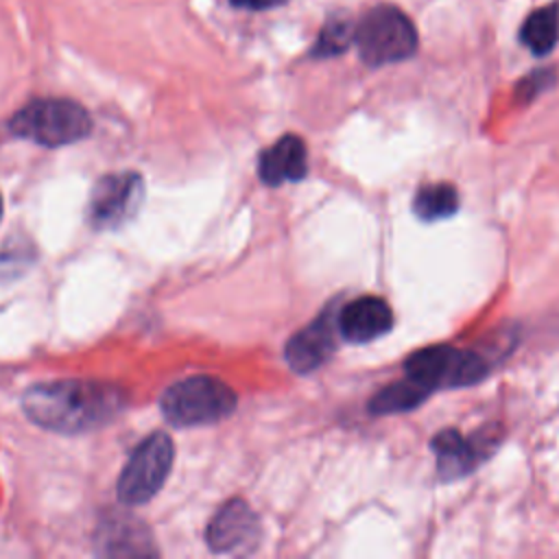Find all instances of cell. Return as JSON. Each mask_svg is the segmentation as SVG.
Wrapping results in <instances>:
<instances>
[{
    "instance_id": "1",
    "label": "cell",
    "mask_w": 559,
    "mask_h": 559,
    "mask_svg": "<svg viewBox=\"0 0 559 559\" xmlns=\"http://www.w3.org/2000/svg\"><path fill=\"white\" fill-rule=\"evenodd\" d=\"M127 406V393L100 380H57L31 386L22 397L26 417L44 430L81 435L111 424Z\"/></svg>"
},
{
    "instance_id": "2",
    "label": "cell",
    "mask_w": 559,
    "mask_h": 559,
    "mask_svg": "<svg viewBox=\"0 0 559 559\" xmlns=\"http://www.w3.org/2000/svg\"><path fill=\"white\" fill-rule=\"evenodd\" d=\"M9 129L17 138L55 148L90 135L92 118L70 98H37L13 114Z\"/></svg>"
},
{
    "instance_id": "3",
    "label": "cell",
    "mask_w": 559,
    "mask_h": 559,
    "mask_svg": "<svg viewBox=\"0 0 559 559\" xmlns=\"http://www.w3.org/2000/svg\"><path fill=\"white\" fill-rule=\"evenodd\" d=\"M159 408L173 426H205L234 413L236 393L223 380L201 373L170 384L162 393Z\"/></svg>"
},
{
    "instance_id": "4",
    "label": "cell",
    "mask_w": 559,
    "mask_h": 559,
    "mask_svg": "<svg viewBox=\"0 0 559 559\" xmlns=\"http://www.w3.org/2000/svg\"><path fill=\"white\" fill-rule=\"evenodd\" d=\"M354 41L360 59L371 68H380L413 57L417 50V31L397 7L378 4L360 17L354 28Z\"/></svg>"
},
{
    "instance_id": "5",
    "label": "cell",
    "mask_w": 559,
    "mask_h": 559,
    "mask_svg": "<svg viewBox=\"0 0 559 559\" xmlns=\"http://www.w3.org/2000/svg\"><path fill=\"white\" fill-rule=\"evenodd\" d=\"M175 459V448L168 435L153 432L146 437L127 465L122 467L116 485L118 500L127 507L148 502L166 483Z\"/></svg>"
},
{
    "instance_id": "6",
    "label": "cell",
    "mask_w": 559,
    "mask_h": 559,
    "mask_svg": "<svg viewBox=\"0 0 559 559\" xmlns=\"http://www.w3.org/2000/svg\"><path fill=\"white\" fill-rule=\"evenodd\" d=\"M404 367L408 378L421 382L430 391L443 386H469L487 376V365L478 354L448 345L424 347L415 352Z\"/></svg>"
},
{
    "instance_id": "7",
    "label": "cell",
    "mask_w": 559,
    "mask_h": 559,
    "mask_svg": "<svg viewBox=\"0 0 559 559\" xmlns=\"http://www.w3.org/2000/svg\"><path fill=\"white\" fill-rule=\"evenodd\" d=\"M144 181L138 173H114L98 179L90 197V223L98 229L124 225L142 205Z\"/></svg>"
},
{
    "instance_id": "8",
    "label": "cell",
    "mask_w": 559,
    "mask_h": 559,
    "mask_svg": "<svg viewBox=\"0 0 559 559\" xmlns=\"http://www.w3.org/2000/svg\"><path fill=\"white\" fill-rule=\"evenodd\" d=\"M498 441L500 430H496V426H491L489 432H476L474 437H461L456 430H441L432 439L439 476L443 480H454L469 474L493 452Z\"/></svg>"
},
{
    "instance_id": "9",
    "label": "cell",
    "mask_w": 559,
    "mask_h": 559,
    "mask_svg": "<svg viewBox=\"0 0 559 559\" xmlns=\"http://www.w3.org/2000/svg\"><path fill=\"white\" fill-rule=\"evenodd\" d=\"M260 535V522L253 509L240 500L234 498L225 502L212 522L207 524L205 539L207 546L214 552H242L249 550Z\"/></svg>"
},
{
    "instance_id": "10",
    "label": "cell",
    "mask_w": 559,
    "mask_h": 559,
    "mask_svg": "<svg viewBox=\"0 0 559 559\" xmlns=\"http://www.w3.org/2000/svg\"><path fill=\"white\" fill-rule=\"evenodd\" d=\"M336 349V332L332 325L330 312H321L319 319H314L310 325L299 330L295 336L288 338L284 356L286 362L297 373H308L319 369L330 360V356Z\"/></svg>"
},
{
    "instance_id": "11",
    "label": "cell",
    "mask_w": 559,
    "mask_h": 559,
    "mask_svg": "<svg viewBox=\"0 0 559 559\" xmlns=\"http://www.w3.org/2000/svg\"><path fill=\"white\" fill-rule=\"evenodd\" d=\"M338 334L349 343H369L393 328V310L380 297H358L343 306L336 319Z\"/></svg>"
},
{
    "instance_id": "12",
    "label": "cell",
    "mask_w": 559,
    "mask_h": 559,
    "mask_svg": "<svg viewBox=\"0 0 559 559\" xmlns=\"http://www.w3.org/2000/svg\"><path fill=\"white\" fill-rule=\"evenodd\" d=\"M260 179L266 186H280L284 181H299L308 173L306 146L297 135H284L269 146L258 162Z\"/></svg>"
},
{
    "instance_id": "13",
    "label": "cell",
    "mask_w": 559,
    "mask_h": 559,
    "mask_svg": "<svg viewBox=\"0 0 559 559\" xmlns=\"http://www.w3.org/2000/svg\"><path fill=\"white\" fill-rule=\"evenodd\" d=\"M103 555H155L148 531L135 518L120 515L100 526Z\"/></svg>"
},
{
    "instance_id": "14",
    "label": "cell",
    "mask_w": 559,
    "mask_h": 559,
    "mask_svg": "<svg viewBox=\"0 0 559 559\" xmlns=\"http://www.w3.org/2000/svg\"><path fill=\"white\" fill-rule=\"evenodd\" d=\"M559 39V4H546L537 11H533L522 28H520V41L537 57L548 55Z\"/></svg>"
},
{
    "instance_id": "15",
    "label": "cell",
    "mask_w": 559,
    "mask_h": 559,
    "mask_svg": "<svg viewBox=\"0 0 559 559\" xmlns=\"http://www.w3.org/2000/svg\"><path fill=\"white\" fill-rule=\"evenodd\" d=\"M432 391L413 378H404L378 391L369 402L371 415H393L419 406Z\"/></svg>"
},
{
    "instance_id": "16",
    "label": "cell",
    "mask_w": 559,
    "mask_h": 559,
    "mask_svg": "<svg viewBox=\"0 0 559 559\" xmlns=\"http://www.w3.org/2000/svg\"><path fill=\"white\" fill-rule=\"evenodd\" d=\"M413 210L426 223L443 221L459 210V192L452 183H445V181L426 183L417 190Z\"/></svg>"
},
{
    "instance_id": "17",
    "label": "cell",
    "mask_w": 559,
    "mask_h": 559,
    "mask_svg": "<svg viewBox=\"0 0 559 559\" xmlns=\"http://www.w3.org/2000/svg\"><path fill=\"white\" fill-rule=\"evenodd\" d=\"M354 39V26L352 22L345 17V15H336L332 20L325 22V26L321 28L317 41H314V48H312V55L314 57H334V55H341L349 48Z\"/></svg>"
},
{
    "instance_id": "18",
    "label": "cell",
    "mask_w": 559,
    "mask_h": 559,
    "mask_svg": "<svg viewBox=\"0 0 559 559\" xmlns=\"http://www.w3.org/2000/svg\"><path fill=\"white\" fill-rule=\"evenodd\" d=\"M286 0H231L234 7L238 9H249V11H264V9H275L284 4Z\"/></svg>"
},
{
    "instance_id": "19",
    "label": "cell",
    "mask_w": 559,
    "mask_h": 559,
    "mask_svg": "<svg viewBox=\"0 0 559 559\" xmlns=\"http://www.w3.org/2000/svg\"><path fill=\"white\" fill-rule=\"evenodd\" d=\"M0 216H2V197H0Z\"/></svg>"
}]
</instances>
